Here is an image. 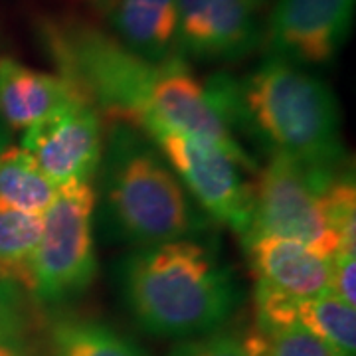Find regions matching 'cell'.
I'll return each mask as SVG.
<instances>
[{"mask_svg":"<svg viewBox=\"0 0 356 356\" xmlns=\"http://www.w3.org/2000/svg\"><path fill=\"white\" fill-rule=\"evenodd\" d=\"M293 321L309 332L317 334L339 355L355 356L356 313L332 293L309 299H297L291 305Z\"/></svg>","mask_w":356,"mask_h":356,"instance_id":"15","label":"cell"},{"mask_svg":"<svg viewBox=\"0 0 356 356\" xmlns=\"http://www.w3.org/2000/svg\"><path fill=\"white\" fill-rule=\"evenodd\" d=\"M356 0H280L266 28L269 58L293 65L332 62L350 34Z\"/></svg>","mask_w":356,"mask_h":356,"instance_id":"8","label":"cell"},{"mask_svg":"<svg viewBox=\"0 0 356 356\" xmlns=\"http://www.w3.org/2000/svg\"><path fill=\"white\" fill-rule=\"evenodd\" d=\"M93 206L95 192L91 182H74L60 186L51 206L44 212L34 285V293L42 301L76 297L95 280Z\"/></svg>","mask_w":356,"mask_h":356,"instance_id":"5","label":"cell"},{"mask_svg":"<svg viewBox=\"0 0 356 356\" xmlns=\"http://www.w3.org/2000/svg\"><path fill=\"white\" fill-rule=\"evenodd\" d=\"M327 222L339 240L337 255H356V191L353 178H334L323 191Z\"/></svg>","mask_w":356,"mask_h":356,"instance_id":"18","label":"cell"},{"mask_svg":"<svg viewBox=\"0 0 356 356\" xmlns=\"http://www.w3.org/2000/svg\"><path fill=\"white\" fill-rule=\"evenodd\" d=\"M22 149L58 188L91 182L103 156L99 111L86 97L64 103L26 129Z\"/></svg>","mask_w":356,"mask_h":356,"instance_id":"7","label":"cell"},{"mask_svg":"<svg viewBox=\"0 0 356 356\" xmlns=\"http://www.w3.org/2000/svg\"><path fill=\"white\" fill-rule=\"evenodd\" d=\"M264 38L255 0H177V56L234 62Z\"/></svg>","mask_w":356,"mask_h":356,"instance_id":"9","label":"cell"},{"mask_svg":"<svg viewBox=\"0 0 356 356\" xmlns=\"http://www.w3.org/2000/svg\"><path fill=\"white\" fill-rule=\"evenodd\" d=\"M0 356H24L14 344L6 343L4 339H0Z\"/></svg>","mask_w":356,"mask_h":356,"instance_id":"21","label":"cell"},{"mask_svg":"<svg viewBox=\"0 0 356 356\" xmlns=\"http://www.w3.org/2000/svg\"><path fill=\"white\" fill-rule=\"evenodd\" d=\"M257 287L287 299H309L329 291L332 257L287 238H255L245 243Z\"/></svg>","mask_w":356,"mask_h":356,"instance_id":"10","label":"cell"},{"mask_svg":"<svg viewBox=\"0 0 356 356\" xmlns=\"http://www.w3.org/2000/svg\"><path fill=\"white\" fill-rule=\"evenodd\" d=\"M56 194L58 186L22 147H8L0 153V208L44 216Z\"/></svg>","mask_w":356,"mask_h":356,"instance_id":"14","label":"cell"},{"mask_svg":"<svg viewBox=\"0 0 356 356\" xmlns=\"http://www.w3.org/2000/svg\"><path fill=\"white\" fill-rule=\"evenodd\" d=\"M329 182L311 175L289 156L271 153L254 184H250L252 202L243 242L267 236L287 238L334 257L339 240L327 222L323 206V191Z\"/></svg>","mask_w":356,"mask_h":356,"instance_id":"4","label":"cell"},{"mask_svg":"<svg viewBox=\"0 0 356 356\" xmlns=\"http://www.w3.org/2000/svg\"><path fill=\"white\" fill-rule=\"evenodd\" d=\"M76 97L83 95L64 76L0 58V115L13 129L34 127Z\"/></svg>","mask_w":356,"mask_h":356,"instance_id":"12","label":"cell"},{"mask_svg":"<svg viewBox=\"0 0 356 356\" xmlns=\"http://www.w3.org/2000/svg\"><path fill=\"white\" fill-rule=\"evenodd\" d=\"M58 356H145L133 343L97 323L64 321L54 329Z\"/></svg>","mask_w":356,"mask_h":356,"instance_id":"16","label":"cell"},{"mask_svg":"<svg viewBox=\"0 0 356 356\" xmlns=\"http://www.w3.org/2000/svg\"><path fill=\"white\" fill-rule=\"evenodd\" d=\"M42 216L0 208V281L34 293Z\"/></svg>","mask_w":356,"mask_h":356,"instance_id":"13","label":"cell"},{"mask_svg":"<svg viewBox=\"0 0 356 356\" xmlns=\"http://www.w3.org/2000/svg\"><path fill=\"white\" fill-rule=\"evenodd\" d=\"M127 50L149 62L177 56V0H91Z\"/></svg>","mask_w":356,"mask_h":356,"instance_id":"11","label":"cell"},{"mask_svg":"<svg viewBox=\"0 0 356 356\" xmlns=\"http://www.w3.org/2000/svg\"><path fill=\"white\" fill-rule=\"evenodd\" d=\"M123 285L140 327L159 337L214 331L238 305L232 271L194 240L143 248L125 261Z\"/></svg>","mask_w":356,"mask_h":356,"instance_id":"2","label":"cell"},{"mask_svg":"<svg viewBox=\"0 0 356 356\" xmlns=\"http://www.w3.org/2000/svg\"><path fill=\"white\" fill-rule=\"evenodd\" d=\"M180 356H250V350L242 337L216 334L208 341L191 344Z\"/></svg>","mask_w":356,"mask_h":356,"instance_id":"20","label":"cell"},{"mask_svg":"<svg viewBox=\"0 0 356 356\" xmlns=\"http://www.w3.org/2000/svg\"><path fill=\"white\" fill-rule=\"evenodd\" d=\"M6 317H8V297H6V293L2 291V287H0V329H2Z\"/></svg>","mask_w":356,"mask_h":356,"instance_id":"22","label":"cell"},{"mask_svg":"<svg viewBox=\"0 0 356 356\" xmlns=\"http://www.w3.org/2000/svg\"><path fill=\"white\" fill-rule=\"evenodd\" d=\"M356 261L355 255H334L331 267L329 291L344 301L346 305H356Z\"/></svg>","mask_w":356,"mask_h":356,"instance_id":"19","label":"cell"},{"mask_svg":"<svg viewBox=\"0 0 356 356\" xmlns=\"http://www.w3.org/2000/svg\"><path fill=\"white\" fill-rule=\"evenodd\" d=\"M208 88L228 125L240 121L257 139L332 180L343 161L339 107L331 88L299 65L267 58L243 81L214 76Z\"/></svg>","mask_w":356,"mask_h":356,"instance_id":"1","label":"cell"},{"mask_svg":"<svg viewBox=\"0 0 356 356\" xmlns=\"http://www.w3.org/2000/svg\"><path fill=\"white\" fill-rule=\"evenodd\" d=\"M105 194L115 226L143 248L188 240L202 226L172 168L127 125L109 147Z\"/></svg>","mask_w":356,"mask_h":356,"instance_id":"3","label":"cell"},{"mask_svg":"<svg viewBox=\"0 0 356 356\" xmlns=\"http://www.w3.org/2000/svg\"><path fill=\"white\" fill-rule=\"evenodd\" d=\"M243 341L250 356H343L297 323L257 327V331L243 337Z\"/></svg>","mask_w":356,"mask_h":356,"instance_id":"17","label":"cell"},{"mask_svg":"<svg viewBox=\"0 0 356 356\" xmlns=\"http://www.w3.org/2000/svg\"><path fill=\"white\" fill-rule=\"evenodd\" d=\"M143 131L161 149L182 186L191 191L204 210L243 236L250 220L252 191L240 172L242 166L216 147L177 129L151 123Z\"/></svg>","mask_w":356,"mask_h":356,"instance_id":"6","label":"cell"}]
</instances>
